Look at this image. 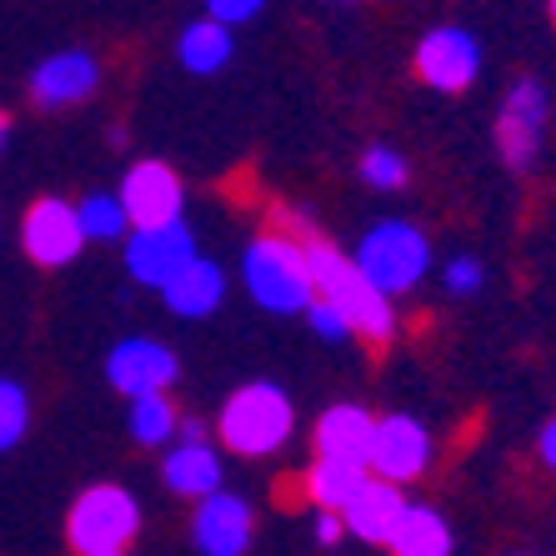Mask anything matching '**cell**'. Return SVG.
<instances>
[{
  "label": "cell",
  "instance_id": "2",
  "mask_svg": "<svg viewBox=\"0 0 556 556\" xmlns=\"http://www.w3.org/2000/svg\"><path fill=\"white\" fill-rule=\"evenodd\" d=\"M241 281H247L251 301L271 316H306V306L316 301L306 241H291L281 231L251 236V247L241 251Z\"/></svg>",
  "mask_w": 556,
  "mask_h": 556
},
{
  "label": "cell",
  "instance_id": "11",
  "mask_svg": "<svg viewBox=\"0 0 556 556\" xmlns=\"http://www.w3.org/2000/svg\"><path fill=\"white\" fill-rule=\"evenodd\" d=\"M416 76L441 96L466 91L481 76V40L462 26H431L416 46Z\"/></svg>",
  "mask_w": 556,
  "mask_h": 556
},
{
  "label": "cell",
  "instance_id": "28",
  "mask_svg": "<svg viewBox=\"0 0 556 556\" xmlns=\"http://www.w3.org/2000/svg\"><path fill=\"white\" fill-rule=\"evenodd\" d=\"M266 11V0H206V15L211 21H220V26H247V21H256V15Z\"/></svg>",
  "mask_w": 556,
  "mask_h": 556
},
{
  "label": "cell",
  "instance_id": "19",
  "mask_svg": "<svg viewBox=\"0 0 556 556\" xmlns=\"http://www.w3.org/2000/svg\"><path fill=\"white\" fill-rule=\"evenodd\" d=\"M236 55V36L231 26H220L211 15L191 21V26L176 36V61H181L186 76H220Z\"/></svg>",
  "mask_w": 556,
  "mask_h": 556
},
{
  "label": "cell",
  "instance_id": "12",
  "mask_svg": "<svg viewBox=\"0 0 556 556\" xmlns=\"http://www.w3.org/2000/svg\"><path fill=\"white\" fill-rule=\"evenodd\" d=\"M116 195L130 216V231H141V226H170V220H181V211H186V186L166 161H136V166L121 176Z\"/></svg>",
  "mask_w": 556,
  "mask_h": 556
},
{
  "label": "cell",
  "instance_id": "6",
  "mask_svg": "<svg viewBox=\"0 0 556 556\" xmlns=\"http://www.w3.org/2000/svg\"><path fill=\"white\" fill-rule=\"evenodd\" d=\"M105 381H111V391L130 396V402H136V396H166V391L181 381V362H176V351H170L166 341L126 337L105 356Z\"/></svg>",
  "mask_w": 556,
  "mask_h": 556
},
{
  "label": "cell",
  "instance_id": "30",
  "mask_svg": "<svg viewBox=\"0 0 556 556\" xmlns=\"http://www.w3.org/2000/svg\"><path fill=\"white\" fill-rule=\"evenodd\" d=\"M536 452H542V466H546V471H552V477H556V416H552V421H546V427H542V437H536Z\"/></svg>",
  "mask_w": 556,
  "mask_h": 556
},
{
  "label": "cell",
  "instance_id": "15",
  "mask_svg": "<svg viewBox=\"0 0 556 556\" xmlns=\"http://www.w3.org/2000/svg\"><path fill=\"white\" fill-rule=\"evenodd\" d=\"M406 506H412V502H406V486H391V481L371 477L362 492L341 506L346 536H356V542H366V546H387L391 531L402 527Z\"/></svg>",
  "mask_w": 556,
  "mask_h": 556
},
{
  "label": "cell",
  "instance_id": "27",
  "mask_svg": "<svg viewBox=\"0 0 556 556\" xmlns=\"http://www.w3.org/2000/svg\"><path fill=\"white\" fill-rule=\"evenodd\" d=\"M306 321H311V331H316L321 341H351L346 316H341L337 306H326V301H311V306H306Z\"/></svg>",
  "mask_w": 556,
  "mask_h": 556
},
{
  "label": "cell",
  "instance_id": "33",
  "mask_svg": "<svg viewBox=\"0 0 556 556\" xmlns=\"http://www.w3.org/2000/svg\"><path fill=\"white\" fill-rule=\"evenodd\" d=\"M546 11H552V21H556V0H546Z\"/></svg>",
  "mask_w": 556,
  "mask_h": 556
},
{
  "label": "cell",
  "instance_id": "7",
  "mask_svg": "<svg viewBox=\"0 0 556 556\" xmlns=\"http://www.w3.org/2000/svg\"><path fill=\"white\" fill-rule=\"evenodd\" d=\"M431 452H437V441H431V431L416 416H406V412L376 416V437H371L366 466H371V477L391 481V486H412L431 466Z\"/></svg>",
  "mask_w": 556,
  "mask_h": 556
},
{
  "label": "cell",
  "instance_id": "24",
  "mask_svg": "<svg viewBox=\"0 0 556 556\" xmlns=\"http://www.w3.org/2000/svg\"><path fill=\"white\" fill-rule=\"evenodd\" d=\"M30 431V396L21 381L0 376V452L21 446V437Z\"/></svg>",
  "mask_w": 556,
  "mask_h": 556
},
{
  "label": "cell",
  "instance_id": "8",
  "mask_svg": "<svg viewBox=\"0 0 556 556\" xmlns=\"http://www.w3.org/2000/svg\"><path fill=\"white\" fill-rule=\"evenodd\" d=\"M195 256H201V251H195V236H191V226H186V216L170 220V226H141V231L126 236L130 281L151 286V291H161L170 276H181Z\"/></svg>",
  "mask_w": 556,
  "mask_h": 556
},
{
  "label": "cell",
  "instance_id": "31",
  "mask_svg": "<svg viewBox=\"0 0 556 556\" xmlns=\"http://www.w3.org/2000/svg\"><path fill=\"white\" fill-rule=\"evenodd\" d=\"M176 441H206V421H201V416H181Z\"/></svg>",
  "mask_w": 556,
  "mask_h": 556
},
{
  "label": "cell",
  "instance_id": "13",
  "mask_svg": "<svg viewBox=\"0 0 556 556\" xmlns=\"http://www.w3.org/2000/svg\"><path fill=\"white\" fill-rule=\"evenodd\" d=\"M251 536H256V511H251L247 496H236L220 486L206 502H195L191 546L201 556H247Z\"/></svg>",
  "mask_w": 556,
  "mask_h": 556
},
{
  "label": "cell",
  "instance_id": "18",
  "mask_svg": "<svg viewBox=\"0 0 556 556\" xmlns=\"http://www.w3.org/2000/svg\"><path fill=\"white\" fill-rule=\"evenodd\" d=\"M376 437V416L356 402H337L316 416V456H346V462H366Z\"/></svg>",
  "mask_w": 556,
  "mask_h": 556
},
{
  "label": "cell",
  "instance_id": "14",
  "mask_svg": "<svg viewBox=\"0 0 556 556\" xmlns=\"http://www.w3.org/2000/svg\"><path fill=\"white\" fill-rule=\"evenodd\" d=\"M101 86V61L91 51H55L30 71V101L40 111H65V105L91 101Z\"/></svg>",
  "mask_w": 556,
  "mask_h": 556
},
{
  "label": "cell",
  "instance_id": "25",
  "mask_svg": "<svg viewBox=\"0 0 556 556\" xmlns=\"http://www.w3.org/2000/svg\"><path fill=\"white\" fill-rule=\"evenodd\" d=\"M362 181L371 186V191H402V186L412 181V166H406L402 151H391V146H371V151L362 155Z\"/></svg>",
  "mask_w": 556,
  "mask_h": 556
},
{
  "label": "cell",
  "instance_id": "22",
  "mask_svg": "<svg viewBox=\"0 0 556 556\" xmlns=\"http://www.w3.org/2000/svg\"><path fill=\"white\" fill-rule=\"evenodd\" d=\"M76 216H80V236L96 241V247H116V241L130 236V216H126L116 191H91L76 206Z\"/></svg>",
  "mask_w": 556,
  "mask_h": 556
},
{
  "label": "cell",
  "instance_id": "3",
  "mask_svg": "<svg viewBox=\"0 0 556 556\" xmlns=\"http://www.w3.org/2000/svg\"><path fill=\"white\" fill-rule=\"evenodd\" d=\"M296 431V406L276 381H247L226 396L216 416V437L231 456H247V462H261V456H276Z\"/></svg>",
  "mask_w": 556,
  "mask_h": 556
},
{
  "label": "cell",
  "instance_id": "9",
  "mask_svg": "<svg viewBox=\"0 0 556 556\" xmlns=\"http://www.w3.org/2000/svg\"><path fill=\"white\" fill-rule=\"evenodd\" d=\"M21 247H26V256L36 261V266H46V271L71 266V261L80 256V247H86L76 206H71L65 195H40V201H30L26 220H21Z\"/></svg>",
  "mask_w": 556,
  "mask_h": 556
},
{
  "label": "cell",
  "instance_id": "32",
  "mask_svg": "<svg viewBox=\"0 0 556 556\" xmlns=\"http://www.w3.org/2000/svg\"><path fill=\"white\" fill-rule=\"evenodd\" d=\"M5 141H11V121L0 116V151H5Z\"/></svg>",
  "mask_w": 556,
  "mask_h": 556
},
{
  "label": "cell",
  "instance_id": "10",
  "mask_svg": "<svg viewBox=\"0 0 556 556\" xmlns=\"http://www.w3.org/2000/svg\"><path fill=\"white\" fill-rule=\"evenodd\" d=\"M546 91L536 80H517L506 91L502 111H496V151L511 170H531L536 166V151H542V130H546Z\"/></svg>",
  "mask_w": 556,
  "mask_h": 556
},
{
  "label": "cell",
  "instance_id": "34",
  "mask_svg": "<svg viewBox=\"0 0 556 556\" xmlns=\"http://www.w3.org/2000/svg\"><path fill=\"white\" fill-rule=\"evenodd\" d=\"M111 556H126V552H111Z\"/></svg>",
  "mask_w": 556,
  "mask_h": 556
},
{
  "label": "cell",
  "instance_id": "26",
  "mask_svg": "<svg viewBox=\"0 0 556 556\" xmlns=\"http://www.w3.org/2000/svg\"><path fill=\"white\" fill-rule=\"evenodd\" d=\"M481 281H486V271H481L477 256H452L441 266V286H446L452 296H477Z\"/></svg>",
  "mask_w": 556,
  "mask_h": 556
},
{
  "label": "cell",
  "instance_id": "21",
  "mask_svg": "<svg viewBox=\"0 0 556 556\" xmlns=\"http://www.w3.org/2000/svg\"><path fill=\"white\" fill-rule=\"evenodd\" d=\"M387 552L391 556H452V527H446V517H441L437 506L412 502L402 527L391 531Z\"/></svg>",
  "mask_w": 556,
  "mask_h": 556
},
{
  "label": "cell",
  "instance_id": "29",
  "mask_svg": "<svg viewBox=\"0 0 556 556\" xmlns=\"http://www.w3.org/2000/svg\"><path fill=\"white\" fill-rule=\"evenodd\" d=\"M311 536L321 546H337L341 536H346V521H341V511H316V527H311Z\"/></svg>",
  "mask_w": 556,
  "mask_h": 556
},
{
  "label": "cell",
  "instance_id": "4",
  "mask_svg": "<svg viewBox=\"0 0 556 556\" xmlns=\"http://www.w3.org/2000/svg\"><path fill=\"white\" fill-rule=\"evenodd\" d=\"M351 261L362 266V276L381 291V296H406L421 286L431 271V236L416 220H376L362 236V247L351 251Z\"/></svg>",
  "mask_w": 556,
  "mask_h": 556
},
{
  "label": "cell",
  "instance_id": "23",
  "mask_svg": "<svg viewBox=\"0 0 556 556\" xmlns=\"http://www.w3.org/2000/svg\"><path fill=\"white\" fill-rule=\"evenodd\" d=\"M126 427L136 446H170L176 427H181V412H176L170 396H136L126 412Z\"/></svg>",
  "mask_w": 556,
  "mask_h": 556
},
{
  "label": "cell",
  "instance_id": "5",
  "mask_svg": "<svg viewBox=\"0 0 556 556\" xmlns=\"http://www.w3.org/2000/svg\"><path fill=\"white\" fill-rule=\"evenodd\" d=\"M141 531V502L116 486V481H101V486H86V492L71 502V517H65V542L76 556H111V552H130Z\"/></svg>",
  "mask_w": 556,
  "mask_h": 556
},
{
  "label": "cell",
  "instance_id": "1",
  "mask_svg": "<svg viewBox=\"0 0 556 556\" xmlns=\"http://www.w3.org/2000/svg\"><path fill=\"white\" fill-rule=\"evenodd\" d=\"M306 261H311V281H316V301H326V306H337L346 316L351 337L371 341V346H387L396 337V306H391V296H381L362 276V266L326 231L316 241H306Z\"/></svg>",
  "mask_w": 556,
  "mask_h": 556
},
{
  "label": "cell",
  "instance_id": "20",
  "mask_svg": "<svg viewBox=\"0 0 556 556\" xmlns=\"http://www.w3.org/2000/svg\"><path fill=\"white\" fill-rule=\"evenodd\" d=\"M366 481H371V466L346 462V456H316L306 466V496L316 502V511H341Z\"/></svg>",
  "mask_w": 556,
  "mask_h": 556
},
{
  "label": "cell",
  "instance_id": "17",
  "mask_svg": "<svg viewBox=\"0 0 556 556\" xmlns=\"http://www.w3.org/2000/svg\"><path fill=\"white\" fill-rule=\"evenodd\" d=\"M161 477L176 496L186 502H206L211 492H220L226 481V466H220V452L211 441H176L166 456H161Z\"/></svg>",
  "mask_w": 556,
  "mask_h": 556
},
{
  "label": "cell",
  "instance_id": "16",
  "mask_svg": "<svg viewBox=\"0 0 556 556\" xmlns=\"http://www.w3.org/2000/svg\"><path fill=\"white\" fill-rule=\"evenodd\" d=\"M161 301H166V311L181 316V321H206V316H216L220 301H226V271H220V261L195 256L181 276H170V281L161 286Z\"/></svg>",
  "mask_w": 556,
  "mask_h": 556
}]
</instances>
